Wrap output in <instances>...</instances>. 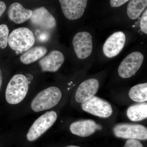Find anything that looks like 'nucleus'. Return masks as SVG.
<instances>
[{"instance_id":"15","label":"nucleus","mask_w":147,"mask_h":147,"mask_svg":"<svg viewBox=\"0 0 147 147\" xmlns=\"http://www.w3.org/2000/svg\"><path fill=\"white\" fill-rule=\"evenodd\" d=\"M32 11L24 8L19 3L11 4L8 9L9 18L16 24H21L29 20L31 17Z\"/></svg>"},{"instance_id":"4","label":"nucleus","mask_w":147,"mask_h":147,"mask_svg":"<svg viewBox=\"0 0 147 147\" xmlns=\"http://www.w3.org/2000/svg\"><path fill=\"white\" fill-rule=\"evenodd\" d=\"M57 118V113L54 111L47 112L40 117L32 125L27 133L28 141L33 142L39 138L53 126Z\"/></svg>"},{"instance_id":"25","label":"nucleus","mask_w":147,"mask_h":147,"mask_svg":"<svg viewBox=\"0 0 147 147\" xmlns=\"http://www.w3.org/2000/svg\"><path fill=\"white\" fill-rule=\"evenodd\" d=\"M3 77L1 71L0 69V90H1V87L2 84Z\"/></svg>"},{"instance_id":"9","label":"nucleus","mask_w":147,"mask_h":147,"mask_svg":"<svg viewBox=\"0 0 147 147\" xmlns=\"http://www.w3.org/2000/svg\"><path fill=\"white\" fill-rule=\"evenodd\" d=\"M64 15L69 20L82 17L87 7L88 0H59Z\"/></svg>"},{"instance_id":"5","label":"nucleus","mask_w":147,"mask_h":147,"mask_svg":"<svg viewBox=\"0 0 147 147\" xmlns=\"http://www.w3.org/2000/svg\"><path fill=\"white\" fill-rule=\"evenodd\" d=\"M144 55L139 52L130 53L125 58L119 67V75L123 79H127L133 76L142 65Z\"/></svg>"},{"instance_id":"6","label":"nucleus","mask_w":147,"mask_h":147,"mask_svg":"<svg viewBox=\"0 0 147 147\" xmlns=\"http://www.w3.org/2000/svg\"><path fill=\"white\" fill-rule=\"evenodd\" d=\"M114 134L118 138L136 140H147L146 127L141 125L120 124L113 129Z\"/></svg>"},{"instance_id":"22","label":"nucleus","mask_w":147,"mask_h":147,"mask_svg":"<svg viewBox=\"0 0 147 147\" xmlns=\"http://www.w3.org/2000/svg\"><path fill=\"white\" fill-rule=\"evenodd\" d=\"M124 147H144L142 143L136 139H129Z\"/></svg>"},{"instance_id":"18","label":"nucleus","mask_w":147,"mask_h":147,"mask_svg":"<svg viewBox=\"0 0 147 147\" xmlns=\"http://www.w3.org/2000/svg\"><path fill=\"white\" fill-rule=\"evenodd\" d=\"M147 6V0H130L127 5V13L130 19L138 18Z\"/></svg>"},{"instance_id":"7","label":"nucleus","mask_w":147,"mask_h":147,"mask_svg":"<svg viewBox=\"0 0 147 147\" xmlns=\"http://www.w3.org/2000/svg\"><path fill=\"white\" fill-rule=\"evenodd\" d=\"M82 108L87 113L104 118L109 117L113 114V108L110 103L96 96L83 102Z\"/></svg>"},{"instance_id":"17","label":"nucleus","mask_w":147,"mask_h":147,"mask_svg":"<svg viewBox=\"0 0 147 147\" xmlns=\"http://www.w3.org/2000/svg\"><path fill=\"white\" fill-rule=\"evenodd\" d=\"M127 115L132 121H139L147 118V103H139L131 105L127 109Z\"/></svg>"},{"instance_id":"12","label":"nucleus","mask_w":147,"mask_h":147,"mask_svg":"<svg viewBox=\"0 0 147 147\" xmlns=\"http://www.w3.org/2000/svg\"><path fill=\"white\" fill-rule=\"evenodd\" d=\"M64 56L58 50H53L39 61V65L43 71L56 72L63 63Z\"/></svg>"},{"instance_id":"8","label":"nucleus","mask_w":147,"mask_h":147,"mask_svg":"<svg viewBox=\"0 0 147 147\" xmlns=\"http://www.w3.org/2000/svg\"><path fill=\"white\" fill-rule=\"evenodd\" d=\"M74 49L77 57L84 59L89 57L93 49L92 36L87 32H79L74 37Z\"/></svg>"},{"instance_id":"13","label":"nucleus","mask_w":147,"mask_h":147,"mask_svg":"<svg viewBox=\"0 0 147 147\" xmlns=\"http://www.w3.org/2000/svg\"><path fill=\"white\" fill-rule=\"evenodd\" d=\"M99 86V82L96 79H89L82 82L75 94L76 102L83 103L93 97L97 93Z\"/></svg>"},{"instance_id":"19","label":"nucleus","mask_w":147,"mask_h":147,"mask_svg":"<svg viewBox=\"0 0 147 147\" xmlns=\"http://www.w3.org/2000/svg\"><path fill=\"white\" fill-rule=\"evenodd\" d=\"M130 98L135 102H142L147 100V84L135 85L130 89L129 92Z\"/></svg>"},{"instance_id":"16","label":"nucleus","mask_w":147,"mask_h":147,"mask_svg":"<svg viewBox=\"0 0 147 147\" xmlns=\"http://www.w3.org/2000/svg\"><path fill=\"white\" fill-rule=\"evenodd\" d=\"M47 49L43 46H36L30 48L20 57V60L24 64H30L43 57L47 53Z\"/></svg>"},{"instance_id":"11","label":"nucleus","mask_w":147,"mask_h":147,"mask_svg":"<svg viewBox=\"0 0 147 147\" xmlns=\"http://www.w3.org/2000/svg\"><path fill=\"white\" fill-rule=\"evenodd\" d=\"M126 41L125 34L122 32L114 33L106 40L103 46V53L106 57H115L123 49Z\"/></svg>"},{"instance_id":"3","label":"nucleus","mask_w":147,"mask_h":147,"mask_svg":"<svg viewBox=\"0 0 147 147\" xmlns=\"http://www.w3.org/2000/svg\"><path fill=\"white\" fill-rule=\"evenodd\" d=\"M35 42V38L33 33L25 27L15 29L8 36L9 45L12 50L16 52L27 51L33 46Z\"/></svg>"},{"instance_id":"26","label":"nucleus","mask_w":147,"mask_h":147,"mask_svg":"<svg viewBox=\"0 0 147 147\" xmlns=\"http://www.w3.org/2000/svg\"><path fill=\"white\" fill-rule=\"evenodd\" d=\"M66 147H80L78 146H74V145H71V146H67Z\"/></svg>"},{"instance_id":"20","label":"nucleus","mask_w":147,"mask_h":147,"mask_svg":"<svg viewBox=\"0 0 147 147\" xmlns=\"http://www.w3.org/2000/svg\"><path fill=\"white\" fill-rule=\"evenodd\" d=\"M9 34L8 27L5 24L0 25V47L5 49L7 46Z\"/></svg>"},{"instance_id":"2","label":"nucleus","mask_w":147,"mask_h":147,"mask_svg":"<svg viewBox=\"0 0 147 147\" xmlns=\"http://www.w3.org/2000/svg\"><path fill=\"white\" fill-rule=\"evenodd\" d=\"M61 96V92L59 88L49 87L36 95L32 101V109L35 112H39L51 109L57 105Z\"/></svg>"},{"instance_id":"23","label":"nucleus","mask_w":147,"mask_h":147,"mask_svg":"<svg viewBox=\"0 0 147 147\" xmlns=\"http://www.w3.org/2000/svg\"><path fill=\"white\" fill-rule=\"evenodd\" d=\"M129 1V0H110V4L112 7H119Z\"/></svg>"},{"instance_id":"1","label":"nucleus","mask_w":147,"mask_h":147,"mask_svg":"<svg viewBox=\"0 0 147 147\" xmlns=\"http://www.w3.org/2000/svg\"><path fill=\"white\" fill-rule=\"evenodd\" d=\"M29 82L28 78L21 74L13 76L9 82L5 92V98L10 104L15 105L22 101L28 93Z\"/></svg>"},{"instance_id":"24","label":"nucleus","mask_w":147,"mask_h":147,"mask_svg":"<svg viewBox=\"0 0 147 147\" xmlns=\"http://www.w3.org/2000/svg\"><path fill=\"white\" fill-rule=\"evenodd\" d=\"M6 8V5L5 3L3 1H0V17H1Z\"/></svg>"},{"instance_id":"10","label":"nucleus","mask_w":147,"mask_h":147,"mask_svg":"<svg viewBox=\"0 0 147 147\" xmlns=\"http://www.w3.org/2000/svg\"><path fill=\"white\" fill-rule=\"evenodd\" d=\"M30 20L34 26L46 30H53L57 26L55 17L44 7H38L32 11Z\"/></svg>"},{"instance_id":"14","label":"nucleus","mask_w":147,"mask_h":147,"mask_svg":"<svg viewBox=\"0 0 147 147\" xmlns=\"http://www.w3.org/2000/svg\"><path fill=\"white\" fill-rule=\"evenodd\" d=\"M102 128L92 120L77 121L70 125V131L72 134L81 137H87L94 133L97 129Z\"/></svg>"},{"instance_id":"21","label":"nucleus","mask_w":147,"mask_h":147,"mask_svg":"<svg viewBox=\"0 0 147 147\" xmlns=\"http://www.w3.org/2000/svg\"><path fill=\"white\" fill-rule=\"evenodd\" d=\"M140 27L141 30L144 33L147 34V9H146L141 18L140 22Z\"/></svg>"}]
</instances>
